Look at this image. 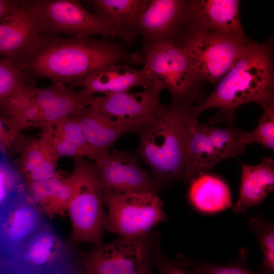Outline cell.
<instances>
[{
  "label": "cell",
  "instance_id": "obj_12",
  "mask_svg": "<svg viewBox=\"0 0 274 274\" xmlns=\"http://www.w3.org/2000/svg\"><path fill=\"white\" fill-rule=\"evenodd\" d=\"M162 90L154 84L141 92L95 96L90 106L109 118L127 120L141 127L151 121L163 107L159 99Z\"/></svg>",
  "mask_w": 274,
  "mask_h": 274
},
{
  "label": "cell",
  "instance_id": "obj_24",
  "mask_svg": "<svg viewBox=\"0 0 274 274\" xmlns=\"http://www.w3.org/2000/svg\"><path fill=\"white\" fill-rule=\"evenodd\" d=\"M94 97L83 89L76 91L66 87L52 104L41 112L40 124L44 126L68 117L89 106Z\"/></svg>",
  "mask_w": 274,
  "mask_h": 274
},
{
  "label": "cell",
  "instance_id": "obj_29",
  "mask_svg": "<svg viewBox=\"0 0 274 274\" xmlns=\"http://www.w3.org/2000/svg\"><path fill=\"white\" fill-rule=\"evenodd\" d=\"M256 128L248 132H244L243 138L247 145L259 144L265 148L274 149V106L263 109Z\"/></svg>",
  "mask_w": 274,
  "mask_h": 274
},
{
  "label": "cell",
  "instance_id": "obj_27",
  "mask_svg": "<svg viewBox=\"0 0 274 274\" xmlns=\"http://www.w3.org/2000/svg\"><path fill=\"white\" fill-rule=\"evenodd\" d=\"M248 225L258 239L263 253L260 274H274V226L262 215L250 218Z\"/></svg>",
  "mask_w": 274,
  "mask_h": 274
},
{
  "label": "cell",
  "instance_id": "obj_17",
  "mask_svg": "<svg viewBox=\"0 0 274 274\" xmlns=\"http://www.w3.org/2000/svg\"><path fill=\"white\" fill-rule=\"evenodd\" d=\"M154 84L143 68L138 70L127 64H115L91 74L77 86L90 94L99 93L106 95L129 92L136 86L145 89Z\"/></svg>",
  "mask_w": 274,
  "mask_h": 274
},
{
  "label": "cell",
  "instance_id": "obj_2",
  "mask_svg": "<svg viewBox=\"0 0 274 274\" xmlns=\"http://www.w3.org/2000/svg\"><path fill=\"white\" fill-rule=\"evenodd\" d=\"M272 38L263 43L249 40L243 52L228 72L218 81L203 101L192 107L198 116L210 108L218 110L210 119V124H230L235 111L250 102L263 109L274 106V82Z\"/></svg>",
  "mask_w": 274,
  "mask_h": 274
},
{
  "label": "cell",
  "instance_id": "obj_38",
  "mask_svg": "<svg viewBox=\"0 0 274 274\" xmlns=\"http://www.w3.org/2000/svg\"><path fill=\"white\" fill-rule=\"evenodd\" d=\"M23 1L0 0V20L15 12L23 4Z\"/></svg>",
  "mask_w": 274,
  "mask_h": 274
},
{
  "label": "cell",
  "instance_id": "obj_37",
  "mask_svg": "<svg viewBox=\"0 0 274 274\" xmlns=\"http://www.w3.org/2000/svg\"><path fill=\"white\" fill-rule=\"evenodd\" d=\"M16 131L7 119L0 116V151L3 152L13 140Z\"/></svg>",
  "mask_w": 274,
  "mask_h": 274
},
{
  "label": "cell",
  "instance_id": "obj_23",
  "mask_svg": "<svg viewBox=\"0 0 274 274\" xmlns=\"http://www.w3.org/2000/svg\"><path fill=\"white\" fill-rule=\"evenodd\" d=\"M27 195L23 175L0 151V222L11 207Z\"/></svg>",
  "mask_w": 274,
  "mask_h": 274
},
{
  "label": "cell",
  "instance_id": "obj_19",
  "mask_svg": "<svg viewBox=\"0 0 274 274\" xmlns=\"http://www.w3.org/2000/svg\"><path fill=\"white\" fill-rule=\"evenodd\" d=\"M149 0H92L90 3L114 27L116 38L127 45L139 36L138 23Z\"/></svg>",
  "mask_w": 274,
  "mask_h": 274
},
{
  "label": "cell",
  "instance_id": "obj_35",
  "mask_svg": "<svg viewBox=\"0 0 274 274\" xmlns=\"http://www.w3.org/2000/svg\"><path fill=\"white\" fill-rule=\"evenodd\" d=\"M66 87L56 82H53L51 85L44 88H38L35 86L32 90V102L42 112L52 104Z\"/></svg>",
  "mask_w": 274,
  "mask_h": 274
},
{
  "label": "cell",
  "instance_id": "obj_16",
  "mask_svg": "<svg viewBox=\"0 0 274 274\" xmlns=\"http://www.w3.org/2000/svg\"><path fill=\"white\" fill-rule=\"evenodd\" d=\"M45 216L28 195L9 209L0 223V241L11 256L46 223Z\"/></svg>",
  "mask_w": 274,
  "mask_h": 274
},
{
  "label": "cell",
  "instance_id": "obj_8",
  "mask_svg": "<svg viewBox=\"0 0 274 274\" xmlns=\"http://www.w3.org/2000/svg\"><path fill=\"white\" fill-rule=\"evenodd\" d=\"M174 38L183 48L200 83L218 82L240 56L249 40L217 32L179 33Z\"/></svg>",
  "mask_w": 274,
  "mask_h": 274
},
{
  "label": "cell",
  "instance_id": "obj_32",
  "mask_svg": "<svg viewBox=\"0 0 274 274\" xmlns=\"http://www.w3.org/2000/svg\"><path fill=\"white\" fill-rule=\"evenodd\" d=\"M51 123L55 129L69 142L76 147L83 156L92 159V151L77 122L66 117Z\"/></svg>",
  "mask_w": 274,
  "mask_h": 274
},
{
  "label": "cell",
  "instance_id": "obj_6",
  "mask_svg": "<svg viewBox=\"0 0 274 274\" xmlns=\"http://www.w3.org/2000/svg\"><path fill=\"white\" fill-rule=\"evenodd\" d=\"M103 202L108 208L104 228L121 238L146 237L155 226L166 220L156 192L104 189Z\"/></svg>",
  "mask_w": 274,
  "mask_h": 274
},
{
  "label": "cell",
  "instance_id": "obj_31",
  "mask_svg": "<svg viewBox=\"0 0 274 274\" xmlns=\"http://www.w3.org/2000/svg\"><path fill=\"white\" fill-rule=\"evenodd\" d=\"M58 158L47 141L41 136L25 151L21 160V169L19 170L24 177L45 160L51 159L57 161Z\"/></svg>",
  "mask_w": 274,
  "mask_h": 274
},
{
  "label": "cell",
  "instance_id": "obj_15",
  "mask_svg": "<svg viewBox=\"0 0 274 274\" xmlns=\"http://www.w3.org/2000/svg\"><path fill=\"white\" fill-rule=\"evenodd\" d=\"M186 0H151L141 15L138 23L143 46L174 38L179 32Z\"/></svg>",
  "mask_w": 274,
  "mask_h": 274
},
{
  "label": "cell",
  "instance_id": "obj_20",
  "mask_svg": "<svg viewBox=\"0 0 274 274\" xmlns=\"http://www.w3.org/2000/svg\"><path fill=\"white\" fill-rule=\"evenodd\" d=\"M274 188V161L267 157L256 165H242L238 198L233 207L237 214L260 203Z\"/></svg>",
  "mask_w": 274,
  "mask_h": 274
},
{
  "label": "cell",
  "instance_id": "obj_10",
  "mask_svg": "<svg viewBox=\"0 0 274 274\" xmlns=\"http://www.w3.org/2000/svg\"><path fill=\"white\" fill-rule=\"evenodd\" d=\"M237 0L187 1L179 33L217 32L246 38Z\"/></svg>",
  "mask_w": 274,
  "mask_h": 274
},
{
  "label": "cell",
  "instance_id": "obj_25",
  "mask_svg": "<svg viewBox=\"0 0 274 274\" xmlns=\"http://www.w3.org/2000/svg\"><path fill=\"white\" fill-rule=\"evenodd\" d=\"M30 76L8 58H0V109L23 89L34 85Z\"/></svg>",
  "mask_w": 274,
  "mask_h": 274
},
{
  "label": "cell",
  "instance_id": "obj_4",
  "mask_svg": "<svg viewBox=\"0 0 274 274\" xmlns=\"http://www.w3.org/2000/svg\"><path fill=\"white\" fill-rule=\"evenodd\" d=\"M71 175L75 185L67 211L72 226L71 242L98 246L102 244L106 215L96 166L83 157L76 158Z\"/></svg>",
  "mask_w": 274,
  "mask_h": 274
},
{
  "label": "cell",
  "instance_id": "obj_26",
  "mask_svg": "<svg viewBox=\"0 0 274 274\" xmlns=\"http://www.w3.org/2000/svg\"><path fill=\"white\" fill-rule=\"evenodd\" d=\"M207 132L220 161L244 152L247 145L244 131L233 127L216 128L207 126Z\"/></svg>",
  "mask_w": 274,
  "mask_h": 274
},
{
  "label": "cell",
  "instance_id": "obj_30",
  "mask_svg": "<svg viewBox=\"0 0 274 274\" xmlns=\"http://www.w3.org/2000/svg\"><path fill=\"white\" fill-rule=\"evenodd\" d=\"M65 178L57 173L46 180L26 181L28 197L41 212L58 191Z\"/></svg>",
  "mask_w": 274,
  "mask_h": 274
},
{
  "label": "cell",
  "instance_id": "obj_7",
  "mask_svg": "<svg viewBox=\"0 0 274 274\" xmlns=\"http://www.w3.org/2000/svg\"><path fill=\"white\" fill-rule=\"evenodd\" d=\"M24 6L35 19L41 35L116 38L111 24L89 12L79 1H24Z\"/></svg>",
  "mask_w": 274,
  "mask_h": 274
},
{
  "label": "cell",
  "instance_id": "obj_13",
  "mask_svg": "<svg viewBox=\"0 0 274 274\" xmlns=\"http://www.w3.org/2000/svg\"><path fill=\"white\" fill-rule=\"evenodd\" d=\"M70 252L67 244L46 222L12 257L22 268L39 273L59 270Z\"/></svg>",
  "mask_w": 274,
  "mask_h": 274
},
{
  "label": "cell",
  "instance_id": "obj_21",
  "mask_svg": "<svg viewBox=\"0 0 274 274\" xmlns=\"http://www.w3.org/2000/svg\"><path fill=\"white\" fill-rule=\"evenodd\" d=\"M189 183L188 198L191 203L198 211L213 213L232 206L229 189L220 178L204 174Z\"/></svg>",
  "mask_w": 274,
  "mask_h": 274
},
{
  "label": "cell",
  "instance_id": "obj_1",
  "mask_svg": "<svg viewBox=\"0 0 274 274\" xmlns=\"http://www.w3.org/2000/svg\"><path fill=\"white\" fill-rule=\"evenodd\" d=\"M12 60L29 76L70 87L110 65L143 64L141 54L108 39L46 35H40L31 47Z\"/></svg>",
  "mask_w": 274,
  "mask_h": 274
},
{
  "label": "cell",
  "instance_id": "obj_11",
  "mask_svg": "<svg viewBox=\"0 0 274 274\" xmlns=\"http://www.w3.org/2000/svg\"><path fill=\"white\" fill-rule=\"evenodd\" d=\"M94 161L104 190L156 193L159 190L152 177L126 150H115L98 156Z\"/></svg>",
  "mask_w": 274,
  "mask_h": 274
},
{
  "label": "cell",
  "instance_id": "obj_34",
  "mask_svg": "<svg viewBox=\"0 0 274 274\" xmlns=\"http://www.w3.org/2000/svg\"><path fill=\"white\" fill-rule=\"evenodd\" d=\"M159 244L157 243L154 248L152 258V262L156 265L159 274H196L178 260L166 257L161 251Z\"/></svg>",
  "mask_w": 274,
  "mask_h": 274
},
{
  "label": "cell",
  "instance_id": "obj_3",
  "mask_svg": "<svg viewBox=\"0 0 274 274\" xmlns=\"http://www.w3.org/2000/svg\"><path fill=\"white\" fill-rule=\"evenodd\" d=\"M192 105L172 101L137 133L138 155L150 166L158 190L175 181L190 183L189 153L198 123Z\"/></svg>",
  "mask_w": 274,
  "mask_h": 274
},
{
  "label": "cell",
  "instance_id": "obj_5",
  "mask_svg": "<svg viewBox=\"0 0 274 274\" xmlns=\"http://www.w3.org/2000/svg\"><path fill=\"white\" fill-rule=\"evenodd\" d=\"M143 68L155 84L168 90L172 101L192 105L198 98L196 78L182 46L174 38L143 46Z\"/></svg>",
  "mask_w": 274,
  "mask_h": 274
},
{
  "label": "cell",
  "instance_id": "obj_22",
  "mask_svg": "<svg viewBox=\"0 0 274 274\" xmlns=\"http://www.w3.org/2000/svg\"><path fill=\"white\" fill-rule=\"evenodd\" d=\"M207 126L198 122L191 135L188 160L190 182L220 162L210 140Z\"/></svg>",
  "mask_w": 274,
  "mask_h": 274
},
{
  "label": "cell",
  "instance_id": "obj_18",
  "mask_svg": "<svg viewBox=\"0 0 274 274\" xmlns=\"http://www.w3.org/2000/svg\"><path fill=\"white\" fill-rule=\"evenodd\" d=\"M37 22L22 5L0 20V57L14 59L25 52L40 36Z\"/></svg>",
  "mask_w": 274,
  "mask_h": 274
},
{
  "label": "cell",
  "instance_id": "obj_33",
  "mask_svg": "<svg viewBox=\"0 0 274 274\" xmlns=\"http://www.w3.org/2000/svg\"><path fill=\"white\" fill-rule=\"evenodd\" d=\"M75 187L72 175L66 177L58 191L43 209L42 213L50 218L56 215H64L73 197Z\"/></svg>",
  "mask_w": 274,
  "mask_h": 274
},
{
  "label": "cell",
  "instance_id": "obj_14",
  "mask_svg": "<svg viewBox=\"0 0 274 274\" xmlns=\"http://www.w3.org/2000/svg\"><path fill=\"white\" fill-rule=\"evenodd\" d=\"M78 124L93 155L110 152L113 144L128 133H138L141 126L127 120L108 117L94 107L89 106L70 116Z\"/></svg>",
  "mask_w": 274,
  "mask_h": 274
},
{
  "label": "cell",
  "instance_id": "obj_28",
  "mask_svg": "<svg viewBox=\"0 0 274 274\" xmlns=\"http://www.w3.org/2000/svg\"><path fill=\"white\" fill-rule=\"evenodd\" d=\"M248 252L245 248L240 250L235 261L226 265H217L190 260L182 257L178 260L196 274H258L250 271L246 266Z\"/></svg>",
  "mask_w": 274,
  "mask_h": 274
},
{
  "label": "cell",
  "instance_id": "obj_9",
  "mask_svg": "<svg viewBox=\"0 0 274 274\" xmlns=\"http://www.w3.org/2000/svg\"><path fill=\"white\" fill-rule=\"evenodd\" d=\"M158 236L120 237L94 246L82 255L85 274H151L150 263Z\"/></svg>",
  "mask_w": 274,
  "mask_h": 274
},
{
  "label": "cell",
  "instance_id": "obj_36",
  "mask_svg": "<svg viewBox=\"0 0 274 274\" xmlns=\"http://www.w3.org/2000/svg\"><path fill=\"white\" fill-rule=\"evenodd\" d=\"M56 162L57 160L51 159L45 160L37 168L24 177L25 181H40L53 178L57 174Z\"/></svg>",
  "mask_w": 274,
  "mask_h": 274
}]
</instances>
